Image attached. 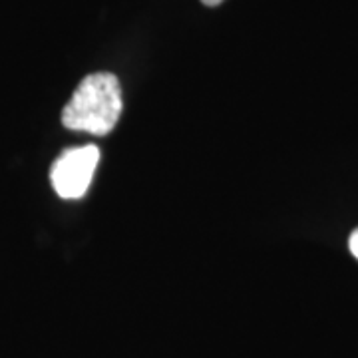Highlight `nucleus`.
<instances>
[{"instance_id":"nucleus-1","label":"nucleus","mask_w":358,"mask_h":358,"mask_svg":"<svg viewBox=\"0 0 358 358\" xmlns=\"http://www.w3.org/2000/svg\"><path fill=\"white\" fill-rule=\"evenodd\" d=\"M122 88L114 74L96 72L86 76L62 110L64 128L106 136L122 115Z\"/></svg>"},{"instance_id":"nucleus-2","label":"nucleus","mask_w":358,"mask_h":358,"mask_svg":"<svg viewBox=\"0 0 358 358\" xmlns=\"http://www.w3.org/2000/svg\"><path fill=\"white\" fill-rule=\"evenodd\" d=\"M100 162V150L96 145L70 148L52 164L50 181L54 192L62 199H80L88 192L94 171Z\"/></svg>"},{"instance_id":"nucleus-3","label":"nucleus","mask_w":358,"mask_h":358,"mask_svg":"<svg viewBox=\"0 0 358 358\" xmlns=\"http://www.w3.org/2000/svg\"><path fill=\"white\" fill-rule=\"evenodd\" d=\"M348 249H350V253L358 259V229H355L350 233V237H348Z\"/></svg>"},{"instance_id":"nucleus-4","label":"nucleus","mask_w":358,"mask_h":358,"mask_svg":"<svg viewBox=\"0 0 358 358\" xmlns=\"http://www.w3.org/2000/svg\"><path fill=\"white\" fill-rule=\"evenodd\" d=\"M201 2H203L205 6H219L223 0H201Z\"/></svg>"}]
</instances>
